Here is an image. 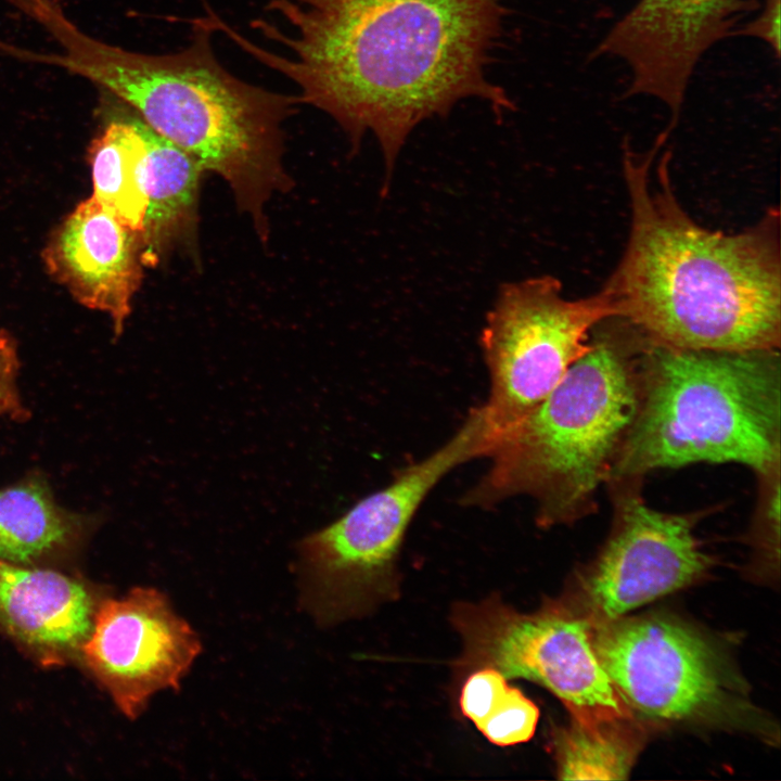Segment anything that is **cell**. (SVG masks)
Instances as JSON below:
<instances>
[{
	"instance_id": "1",
	"label": "cell",
	"mask_w": 781,
	"mask_h": 781,
	"mask_svg": "<svg viewBox=\"0 0 781 781\" xmlns=\"http://www.w3.org/2000/svg\"><path fill=\"white\" fill-rule=\"evenodd\" d=\"M252 28L287 55L266 50L220 20L217 30L297 87L302 104L331 116L353 149L372 132L386 182L411 131L464 99L497 116L515 107L486 67L503 31L498 0H269Z\"/></svg>"
},
{
	"instance_id": "2",
	"label": "cell",
	"mask_w": 781,
	"mask_h": 781,
	"mask_svg": "<svg viewBox=\"0 0 781 781\" xmlns=\"http://www.w3.org/2000/svg\"><path fill=\"white\" fill-rule=\"evenodd\" d=\"M663 131L638 155L626 143L624 177L630 232L606 285L618 317L646 340L715 351L777 349L781 344L780 218L770 210L739 233L708 230L681 207Z\"/></svg>"
},
{
	"instance_id": "3",
	"label": "cell",
	"mask_w": 781,
	"mask_h": 781,
	"mask_svg": "<svg viewBox=\"0 0 781 781\" xmlns=\"http://www.w3.org/2000/svg\"><path fill=\"white\" fill-rule=\"evenodd\" d=\"M190 22V42L165 54L126 50L79 28L60 43L61 53L11 46L9 54L61 67L105 89L204 170L221 176L266 240V204L291 183L283 126L302 101L232 75L214 53V30L204 16Z\"/></svg>"
},
{
	"instance_id": "4",
	"label": "cell",
	"mask_w": 781,
	"mask_h": 781,
	"mask_svg": "<svg viewBox=\"0 0 781 781\" xmlns=\"http://www.w3.org/2000/svg\"><path fill=\"white\" fill-rule=\"evenodd\" d=\"M607 320V319H606ZM593 329L590 349L527 415L501 433L486 474L464 496L489 507L517 495L536 502L540 527L569 525L597 509L637 413L643 338L629 323Z\"/></svg>"
},
{
	"instance_id": "5",
	"label": "cell",
	"mask_w": 781,
	"mask_h": 781,
	"mask_svg": "<svg viewBox=\"0 0 781 781\" xmlns=\"http://www.w3.org/2000/svg\"><path fill=\"white\" fill-rule=\"evenodd\" d=\"M779 349L696 350L643 336L637 413L605 485L695 463L756 475L781 463Z\"/></svg>"
},
{
	"instance_id": "6",
	"label": "cell",
	"mask_w": 781,
	"mask_h": 781,
	"mask_svg": "<svg viewBox=\"0 0 781 781\" xmlns=\"http://www.w3.org/2000/svg\"><path fill=\"white\" fill-rule=\"evenodd\" d=\"M494 441L484 406L472 409L438 449L299 542L300 598L319 625L359 618L398 599L400 550L418 509L453 469L488 457Z\"/></svg>"
},
{
	"instance_id": "7",
	"label": "cell",
	"mask_w": 781,
	"mask_h": 781,
	"mask_svg": "<svg viewBox=\"0 0 781 781\" xmlns=\"http://www.w3.org/2000/svg\"><path fill=\"white\" fill-rule=\"evenodd\" d=\"M450 620L462 643L452 664L460 677L492 667L508 679L534 681L582 725L633 716L597 655L591 623L561 597L523 613L492 594L458 602Z\"/></svg>"
},
{
	"instance_id": "8",
	"label": "cell",
	"mask_w": 781,
	"mask_h": 781,
	"mask_svg": "<svg viewBox=\"0 0 781 781\" xmlns=\"http://www.w3.org/2000/svg\"><path fill=\"white\" fill-rule=\"evenodd\" d=\"M592 631L597 655L632 714L720 727L754 714L720 650L684 622L660 614L623 616Z\"/></svg>"
},
{
	"instance_id": "9",
	"label": "cell",
	"mask_w": 781,
	"mask_h": 781,
	"mask_svg": "<svg viewBox=\"0 0 781 781\" xmlns=\"http://www.w3.org/2000/svg\"><path fill=\"white\" fill-rule=\"evenodd\" d=\"M618 317L611 289L568 299L551 276L500 286L481 346L490 376L483 405L498 436L539 405L591 347L593 329Z\"/></svg>"
},
{
	"instance_id": "10",
	"label": "cell",
	"mask_w": 781,
	"mask_h": 781,
	"mask_svg": "<svg viewBox=\"0 0 781 781\" xmlns=\"http://www.w3.org/2000/svg\"><path fill=\"white\" fill-rule=\"evenodd\" d=\"M614 517L597 556L563 600L592 626L701 579L713 559L696 536L706 511L671 513L650 507L642 484H610Z\"/></svg>"
},
{
	"instance_id": "11",
	"label": "cell",
	"mask_w": 781,
	"mask_h": 781,
	"mask_svg": "<svg viewBox=\"0 0 781 781\" xmlns=\"http://www.w3.org/2000/svg\"><path fill=\"white\" fill-rule=\"evenodd\" d=\"M201 651L197 633L165 593L136 587L98 603L79 654L117 708L136 719L154 694L180 688Z\"/></svg>"
},
{
	"instance_id": "12",
	"label": "cell",
	"mask_w": 781,
	"mask_h": 781,
	"mask_svg": "<svg viewBox=\"0 0 781 781\" xmlns=\"http://www.w3.org/2000/svg\"><path fill=\"white\" fill-rule=\"evenodd\" d=\"M759 0H639L605 34L589 60L612 56L630 69L624 98L648 95L679 119L689 81L715 43L735 35Z\"/></svg>"
},
{
	"instance_id": "13",
	"label": "cell",
	"mask_w": 781,
	"mask_h": 781,
	"mask_svg": "<svg viewBox=\"0 0 781 781\" xmlns=\"http://www.w3.org/2000/svg\"><path fill=\"white\" fill-rule=\"evenodd\" d=\"M50 276L81 305L107 313L121 334L143 279V240L95 197L79 203L43 248Z\"/></svg>"
},
{
	"instance_id": "14",
	"label": "cell",
	"mask_w": 781,
	"mask_h": 781,
	"mask_svg": "<svg viewBox=\"0 0 781 781\" xmlns=\"http://www.w3.org/2000/svg\"><path fill=\"white\" fill-rule=\"evenodd\" d=\"M98 603L77 579L0 559V632L44 665L79 653Z\"/></svg>"
},
{
	"instance_id": "15",
	"label": "cell",
	"mask_w": 781,
	"mask_h": 781,
	"mask_svg": "<svg viewBox=\"0 0 781 781\" xmlns=\"http://www.w3.org/2000/svg\"><path fill=\"white\" fill-rule=\"evenodd\" d=\"M145 124V123H144ZM148 208L143 260L155 266L196 236L202 165L145 124Z\"/></svg>"
},
{
	"instance_id": "16",
	"label": "cell",
	"mask_w": 781,
	"mask_h": 781,
	"mask_svg": "<svg viewBox=\"0 0 781 781\" xmlns=\"http://www.w3.org/2000/svg\"><path fill=\"white\" fill-rule=\"evenodd\" d=\"M88 159L92 196L123 223L141 232L148 208L144 121L135 113L110 120L92 140Z\"/></svg>"
},
{
	"instance_id": "17",
	"label": "cell",
	"mask_w": 781,
	"mask_h": 781,
	"mask_svg": "<svg viewBox=\"0 0 781 781\" xmlns=\"http://www.w3.org/2000/svg\"><path fill=\"white\" fill-rule=\"evenodd\" d=\"M633 716L582 725L571 719L551 733V750L562 780H624L642 747Z\"/></svg>"
},
{
	"instance_id": "18",
	"label": "cell",
	"mask_w": 781,
	"mask_h": 781,
	"mask_svg": "<svg viewBox=\"0 0 781 781\" xmlns=\"http://www.w3.org/2000/svg\"><path fill=\"white\" fill-rule=\"evenodd\" d=\"M69 516L38 483L0 490V559L34 566L69 546Z\"/></svg>"
},
{
	"instance_id": "19",
	"label": "cell",
	"mask_w": 781,
	"mask_h": 781,
	"mask_svg": "<svg viewBox=\"0 0 781 781\" xmlns=\"http://www.w3.org/2000/svg\"><path fill=\"white\" fill-rule=\"evenodd\" d=\"M459 706L491 744L503 747L528 742L540 715L538 706L492 667L477 668L464 676Z\"/></svg>"
},
{
	"instance_id": "20",
	"label": "cell",
	"mask_w": 781,
	"mask_h": 781,
	"mask_svg": "<svg viewBox=\"0 0 781 781\" xmlns=\"http://www.w3.org/2000/svg\"><path fill=\"white\" fill-rule=\"evenodd\" d=\"M757 498L747 542L760 567H779L781 463L757 474Z\"/></svg>"
},
{
	"instance_id": "21",
	"label": "cell",
	"mask_w": 781,
	"mask_h": 781,
	"mask_svg": "<svg viewBox=\"0 0 781 781\" xmlns=\"http://www.w3.org/2000/svg\"><path fill=\"white\" fill-rule=\"evenodd\" d=\"M18 366L15 341L0 331V417H25L16 384Z\"/></svg>"
},
{
	"instance_id": "22",
	"label": "cell",
	"mask_w": 781,
	"mask_h": 781,
	"mask_svg": "<svg viewBox=\"0 0 781 781\" xmlns=\"http://www.w3.org/2000/svg\"><path fill=\"white\" fill-rule=\"evenodd\" d=\"M26 16L48 31L59 43L78 27L54 0H9Z\"/></svg>"
},
{
	"instance_id": "23",
	"label": "cell",
	"mask_w": 781,
	"mask_h": 781,
	"mask_svg": "<svg viewBox=\"0 0 781 781\" xmlns=\"http://www.w3.org/2000/svg\"><path fill=\"white\" fill-rule=\"evenodd\" d=\"M780 2L781 0H761L757 16L735 31V35L763 41L777 57L780 56Z\"/></svg>"
}]
</instances>
